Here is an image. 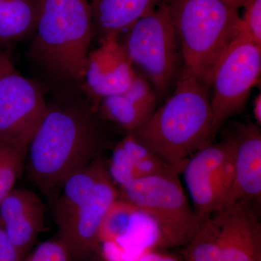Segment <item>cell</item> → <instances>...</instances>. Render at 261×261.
<instances>
[{
  "label": "cell",
  "mask_w": 261,
  "mask_h": 261,
  "mask_svg": "<svg viewBox=\"0 0 261 261\" xmlns=\"http://www.w3.org/2000/svg\"><path fill=\"white\" fill-rule=\"evenodd\" d=\"M231 147L227 134L217 143L212 142L197 151L182 170L187 192L199 219L217 209L218 190Z\"/></svg>",
  "instance_id": "4fadbf2b"
},
{
  "label": "cell",
  "mask_w": 261,
  "mask_h": 261,
  "mask_svg": "<svg viewBox=\"0 0 261 261\" xmlns=\"http://www.w3.org/2000/svg\"><path fill=\"white\" fill-rule=\"evenodd\" d=\"M260 128L255 123H238L228 133L233 145V180L227 197L221 207L231 204L245 203L260 208Z\"/></svg>",
  "instance_id": "8fae6325"
},
{
  "label": "cell",
  "mask_w": 261,
  "mask_h": 261,
  "mask_svg": "<svg viewBox=\"0 0 261 261\" xmlns=\"http://www.w3.org/2000/svg\"><path fill=\"white\" fill-rule=\"evenodd\" d=\"M40 199L27 189H13L0 202V222L23 260L44 225Z\"/></svg>",
  "instance_id": "5bb4252c"
},
{
  "label": "cell",
  "mask_w": 261,
  "mask_h": 261,
  "mask_svg": "<svg viewBox=\"0 0 261 261\" xmlns=\"http://www.w3.org/2000/svg\"><path fill=\"white\" fill-rule=\"evenodd\" d=\"M47 108L41 87L20 74L8 49L0 47V144L27 154Z\"/></svg>",
  "instance_id": "9c48e42d"
},
{
  "label": "cell",
  "mask_w": 261,
  "mask_h": 261,
  "mask_svg": "<svg viewBox=\"0 0 261 261\" xmlns=\"http://www.w3.org/2000/svg\"><path fill=\"white\" fill-rule=\"evenodd\" d=\"M252 113H253L254 119L255 121V124L259 127L261 125V94L259 93L255 97L253 101V107H252Z\"/></svg>",
  "instance_id": "d4e9b609"
},
{
  "label": "cell",
  "mask_w": 261,
  "mask_h": 261,
  "mask_svg": "<svg viewBox=\"0 0 261 261\" xmlns=\"http://www.w3.org/2000/svg\"><path fill=\"white\" fill-rule=\"evenodd\" d=\"M221 1L233 9L238 10L239 8H243L247 0H221Z\"/></svg>",
  "instance_id": "484cf974"
},
{
  "label": "cell",
  "mask_w": 261,
  "mask_h": 261,
  "mask_svg": "<svg viewBox=\"0 0 261 261\" xmlns=\"http://www.w3.org/2000/svg\"><path fill=\"white\" fill-rule=\"evenodd\" d=\"M118 197V188L108 173L71 219L58 228V238L68 249L72 261H84L100 252L101 224L110 206Z\"/></svg>",
  "instance_id": "30bf717a"
},
{
  "label": "cell",
  "mask_w": 261,
  "mask_h": 261,
  "mask_svg": "<svg viewBox=\"0 0 261 261\" xmlns=\"http://www.w3.org/2000/svg\"><path fill=\"white\" fill-rule=\"evenodd\" d=\"M139 214L135 207L118 197L103 219L99 234L100 245L112 243L120 247L133 231Z\"/></svg>",
  "instance_id": "d6986e66"
},
{
  "label": "cell",
  "mask_w": 261,
  "mask_h": 261,
  "mask_svg": "<svg viewBox=\"0 0 261 261\" xmlns=\"http://www.w3.org/2000/svg\"><path fill=\"white\" fill-rule=\"evenodd\" d=\"M108 174V161L100 156L67 178L51 199V210L58 228L71 219L88 200L96 185Z\"/></svg>",
  "instance_id": "e0dca14e"
},
{
  "label": "cell",
  "mask_w": 261,
  "mask_h": 261,
  "mask_svg": "<svg viewBox=\"0 0 261 261\" xmlns=\"http://www.w3.org/2000/svg\"><path fill=\"white\" fill-rule=\"evenodd\" d=\"M167 0H92L94 36L99 42L119 38L137 20Z\"/></svg>",
  "instance_id": "2e32d148"
},
{
  "label": "cell",
  "mask_w": 261,
  "mask_h": 261,
  "mask_svg": "<svg viewBox=\"0 0 261 261\" xmlns=\"http://www.w3.org/2000/svg\"><path fill=\"white\" fill-rule=\"evenodd\" d=\"M94 37L87 0H40L29 58L58 91L81 89Z\"/></svg>",
  "instance_id": "3957f363"
},
{
  "label": "cell",
  "mask_w": 261,
  "mask_h": 261,
  "mask_svg": "<svg viewBox=\"0 0 261 261\" xmlns=\"http://www.w3.org/2000/svg\"><path fill=\"white\" fill-rule=\"evenodd\" d=\"M134 261H181L166 250L149 249L136 255Z\"/></svg>",
  "instance_id": "cb8c5ba5"
},
{
  "label": "cell",
  "mask_w": 261,
  "mask_h": 261,
  "mask_svg": "<svg viewBox=\"0 0 261 261\" xmlns=\"http://www.w3.org/2000/svg\"><path fill=\"white\" fill-rule=\"evenodd\" d=\"M158 98L149 81L137 74L124 92L101 99L97 111L103 121L128 133L143 124L153 113Z\"/></svg>",
  "instance_id": "9a60e30c"
},
{
  "label": "cell",
  "mask_w": 261,
  "mask_h": 261,
  "mask_svg": "<svg viewBox=\"0 0 261 261\" xmlns=\"http://www.w3.org/2000/svg\"><path fill=\"white\" fill-rule=\"evenodd\" d=\"M23 261H72V259L64 244L57 238L43 242Z\"/></svg>",
  "instance_id": "7402d4cb"
},
{
  "label": "cell",
  "mask_w": 261,
  "mask_h": 261,
  "mask_svg": "<svg viewBox=\"0 0 261 261\" xmlns=\"http://www.w3.org/2000/svg\"><path fill=\"white\" fill-rule=\"evenodd\" d=\"M27 151V176L53 199L67 178L87 166L110 145L97 106L82 89L59 91Z\"/></svg>",
  "instance_id": "6da1fadb"
},
{
  "label": "cell",
  "mask_w": 261,
  "mask_h": 261,
  "mask_svg": "<svg viewBox=\"0 0 261 261\" xmlns=\"http://www.w3.org/2000/svg\"><path fill=\"white\" fill-rule=\"evenodd\" d=\"M136 75L118 38H111L89 53L81 89L97 106L101 99L126 90Z\"/></svg>",
  "instance_id": "7c38bea8"
},
{
  "label": "cell",
  "mask_w": 261,
  "mask_h": 261,
  "mask_svg": "<svg viewBox=\"0 0 261 261\" xmlns=\"http://www.w3.org/2000/svg\"><path fill=\"white\" fill-rule=\"evenodd\" d=\"M39 12L40 0H0V47L33 36Z\"/></svg>",
  "instance_id": "ac0fdd59"
},
{
  "label": "cell",
  "mask_w": 261,
  "mask_h": 261,
  "mask_svg": "<svg viewBox=\"0 0 261 261\" xmlns=\"http://www.w3.org/2000/svg\"><path fill=\"white\" fill-rule=\"evenodd\" d=\"M243 8L238 32L261 47V0H247Z\"/></svg>",
  "instance_id": "44dd1931"
},
{
  "label": "cell",
  "mask_w": 261,
  "mask_h": 261,
  "mask_svg": "<svg viewBox=\"0 0 261 261\" xmlns=\"http://www.w3.org/2000/svg\"><path fill=\"white\" fill-rule=\"evenodd\" d=\"M27 153L0 144V202L14 189Z\"/></svg>",
  "instance_id": "ffe728a7"
},
{
  "label": "cell",
  "mask_w": 261,
  "mask_h": 261,
  "mask_svg": "<svg viewBox=\"0 0 261 261\" xmlns=\"http://www.w3.org/2000/svg\"><path fill=\"white\" fill-rule=\"evenodd\" d=\"M260 208L225 205L199 219L197 231L182 247L185 261H261Z\"/></svg>",
  "instance_id": "8992f818"
},
{
  "label": "cell",
  "mask_w": 261,
  "mask_h": 261,
  "mask_svg": "<svg viewBox=\"0 0 261 261\" xmlns=\"http://www.w3.org/2000/svg\"><path fill=\"white\" fill-rule=\"evenodd\" d=\"M95 256H92L89 257V258H87V260H84V261H100L99 260H97V259H96Z\"/></svg>",
  "instance_id": "4316f807"
},
{
  "label": "cell",
  "mask_w": 261,
  "mask_h": 261,
  "mask_svg": "<svg viewBox=\"0 0 261 261\" xmlns=\"http://www.w3.org/2000/svg\"><path fill=\"white\" fill-rule=\"evenodd\" d=\"M118 191L120 199L152 220L155 226L152 249L182 248L191 241L199 217L178 174L167 171L139 178L118 187Z\"/></svg>",
  "instance_id": "5b68a950"
},
{
  "label": "cell",
  "mask_w": 261,
  "mask_h": 261,
  "mask_svg": "<svg viewBox=\"0 0 261 261\" xmlns=\"http://www.w3.org/2000/svg\"><path fill=\"white\" fill-rule=\"evenodd\" d=\"M174 87L164 104L128 133L179 175L194 154L212 143V113L208 89L185 68Z\"/></svg>",
  "instance_id": "7a4b0ae2"
},
{
  "label": "cell",
  "mask_w": 261,
  "mask_h": 261,
  "mask_svg": "<svg viewBox=\"0 0 261 261\" xmlns=\"http://www.w3.org/2000/svg\"><path fill=\"white\" fill-rule=\"evenodd\" d=\"M260 72L261 47L238 32L215 65L211 77L213 142L226 122L243 111Z\"/></svg>",
  "instance_id": "ba28073f"
},
{
  "label": "cell",
  "mask_w": 261,
  "mask_h": 261,
  "mask_svg": "<svg viewBox=\"0 0 261 261\" xmlns=\"http://www.w3.org/2000/svg\"><path fill=\"white\" fill-rule=\"evenodd\" d=\"M183 68L209 89L220 57L238 35V10L221 0H167Z\"/></svg>",
  "instance_id": "277c9868"
},
{
  "label": "cell",
  "mask_w": 261,
  "mask_h": 261,
  "mask_svg": "<svg viewBox=\"0 0 261 261\" xmlns=\"http://www.w3.org/2000/svg\"><path fill=\"white\" fill-rule=\"evenodd\" d=\"M0 261H23L8 240L0 222Z\"/></svg>",
  "instance_id": "603a6c76"
},
{
  "label": "cell",
  "mask_w": 261,
  "mask_h": 261,
  "mask_svg": "<svg viewBox=\"0 0 261 261\" xmlns=\"http://www.w3.org/2000/svg\"><path fill=\"white\" fill-rule=\"evenodd\" d=\"M118 39L130 63L145 73L158 97L166 96L183 68L166 1L137 20Z\"/></svg>",
  "instance_id": "52a82bcc"
}]
</instances>
